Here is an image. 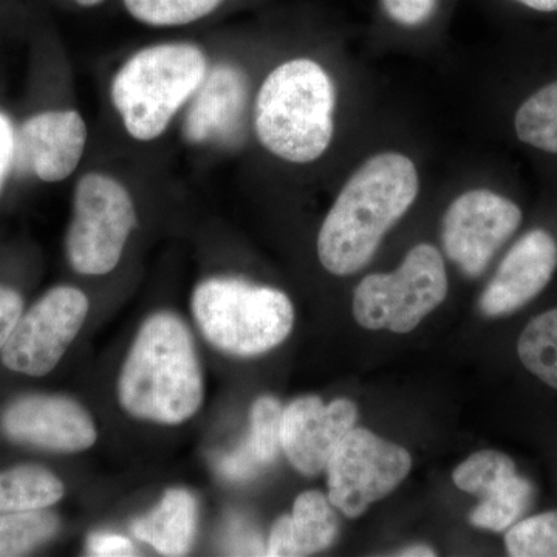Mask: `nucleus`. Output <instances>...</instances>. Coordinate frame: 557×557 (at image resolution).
Listing matches in <instances>:
<instances>
[{
    "mask_svg": "<svg viewBox=\"0 0 557 557\" xmlns=\"http://www.w3.org/2000/svg\"><path fill=\"white\" fill-rule=\"evenodd\" d=\"M420 190L413 161L398 152L370 157L347 180L318 236L321 265L351 276L375 256L387 231L412 207Z\"/></svg>",
    "mask_w": 557,
    "mask_h": 557,
    "instance_id": "f257e3e1",
    "label": "nucleus"
},
{
    "mask_svg": "<svg viewBox=\"0 0 557 557\" xmlns=\"http://www.w3.org/2000/svg\"><path fill=\"white\" fill-rule=\"evenodd\" d=\"M203 395L199 358L182 319L168 311L146 319L121 369L123 409L132 417L172 426L196 416Z\"/></svg>",
    "mask_w": 557,
    "mask_h": 557,
    "instance_id": "f03ea898",
    "label": "nucleus"
},
{
    "mask_svg": "<svg viewBox=\"0 0 557 557\" xmlns=\"http://www.w3.org/2000/svg\"><path fill=\"white\" fill-rule=\"evenodd\" d=\"M336 89L309 58L282 62L256 98L255 131L271 156L295 164L321 159L335 134Z\"/></svg>",
    "mask_w": 557,
    "mask_h": 557,
    "instance_id": "7ed1b4c3",
    "label": "nucleus"
},
{
    "mask_svg": "<svg viewBox=\"0 0 557 557\" xmlns=\"http://www.w3.org/2000/svg\"><path fill=\"white\" fill-rule=\"evenodd\" d=\"M200 47L164 42L146 47L121 65L110 86L113 108L137 141L160 138L208 73Z\"/></svg>",
    "mask_w": 557,
    "mask_h": 557,
    "instance_id": "20e7f679",
    "label": "nucleus"
},
{
    "mask_svg": "<svg viewBox=\"0 0 557 557\" xmlns=\"http://www.w3.org/2000/svg\"><path fill=\"white\" fill-rule=\"evenodd\" d=\"M193 313L205 339L236 357L273 350L295 324V310L284 292L233 277L200 282L194 289Z\"/></svg>",
    "mask_w": 557,
    "mask_h": 557,
    "instance_id": "39448f33",
    "label": "nucleus"
},
{
    "mask_svg": "<svg viewBox=\"0 0 557 557\" xmlns=\"http://www.w3.org/2000/svg\"><path fill=\"white\" fill-rule=\"evenodd\" d=\"M448 274L437 248L420 244L392 273L369 274L354 295V317L361 327L409 333L442 306Z\"/></svg>",
    "mask_w": 557,
    "mask_h": 557,
    "instance_id": "423d86ee",
    "label": "nucleus"
},
{
    "mask_svg": "<svg viewBox=\"0 0 557 557\" xmlns=\"http://www.w3.org/2000/svg\"><path fill=\"white\" fill-rule=\"evenodd\" d=\"M135 226L137 209L123 183L102 172L83 175L65 239L70 267L84 276L109 274L119 265Z\"/></svg>",
    "mask_w": 557,
    "mask_h": 557,
    "instance_id": "0eeeda50",
    "label": "nucleus"
},
{
    "mask_svg": "<svg viewBox=\"0 0 557 557\" xmlns=\"http://www.w3.org/2000/svg\"><path fill=\"white\" fill-rule=\"evenodd\" d=\"M412 468L408 449L354 428L339 443L327 468L329 500L347 518L366 509L401 485Z\"/></svg>",
    "mask_w": 557,
    "mask_h": 557,
    "instance_id": "6e6552de",
    "label": "nucleus"
},
{
    "mask_svg": "<svg viewBox=\"0 0 557 557\" xmlns=\"http://www.w3.org/2000/svg\"><path fill=\"white\" fill-rule=\"evenodd\" d=\"M87 313L89 299L81 289L69 285L51 288L22 314L0 351L3 364L24 375H47L78 336Z\"/></svg>",
    "mask_w": 557,
    "mask_h": 557,
    "instance_id": "1a4fd4ad",
    "label": "nucleus"
},
{
    "mask_svg": "<svg viewBox=\"0 0 557 557\" xmlns=\"http://www.w3.org/2000/svg\"><path fill=\"white\" fill-rule=\"evenodd\" d=\"M522 211L490 189H472L454 200L443 219L446 256L469 277H478L518 231Z\"/></svg>",
    "mask_w": 557,
    "mask_h": 557,
    "instance_id": "9d476101",
    "label": "nucleus"
},
{
    "mask_svg": "<svg viewBox=\"0 0 557 557\" xmlns=\"http://www.w3.org/2000/svg\"><path fill=\"white\" fill-rule=\"evenodd\" d=\"M458 490L480 497L469 520L475 528L505 531L518 523L534 500V486L518 474L515 461L498 450H479L453 474Z\"/></svg>",
    "mask_w": 557,
    "mask_h": 557,
    "instance_id": "9b49d317",
    "label": "nucleus"
},
{
    "mask_svg": "<svg viewBox=\"0 0 557 557\" xmlns=\"http://www.w3.org/2000/svg\"><path fill=\"white\" fill-rule=\"evenodd\" d=\"M357 418V406L350 399L339 398L329 405L318 397L295 399L282 413V450L300 474H321Z\"/></svg>",
    "mask_w": 557,
    "mask_h": 557,
    "instance_id": "f8f14e48",
    "label": "nucleus"
},
{
    "mask_svg": "<svg viewBox=\"0 0 557 557\" xmlns=\"http://www.w3.org/2000/svg\"><path fill=\"white\" fill-rule=\"evenodd\" d=\"M7 437L54 453H79L97 442V428L79 403L60 395H27L2 416Z\"/></svg>",
    "mask_w": 557,
    "mask_h": 557,
    "instance_id": "ddd939ff",
    "label": "nucleus"
},
{
    "mask_svg": "<svg viewBox=\"0 0 557 557\" xmlns=\"http://www.w3.org/2000/svg\"><path fill=\"white\" fill-rule=\"evenodd\" d=\"M87 124L78 110L36 113L16 134V164L46 183L67 180L83 160Z\"/></svg>",
    "mask_w": 557,
    "mask_h": 557,
    "instance_id": "4468645a",
    "label": "nucleus"
},
{
    "mask_svg": "<svg viewBox=\"0 0 557 557\" xmlns=\"http://www.w3.org/2000/svg\"><path fill=\"white\" fill-rule=\"evenodd\" d=\"M557 269V244L545 230H533L516 242L480 298L487 318L523 309L547 287Z\"/></svg>",
    "mask_w": 557,
    "mask_h": 557,
    "instance_id": "2eb2a0df",
    "label": "nucleus"
},
{
    "mask_svg": "<svg viewBox=\"0 0 557 557\" xmlns=\"http://www.w3.org/2000/svg\"><path fill=\"white\" fill-rule=\"evenodd\" d=\"M247 97V78L239 69L220 64L208 70L186 116V138L207 143L234 137L240 129Z\"/></svg>",
    "mask_w": 557,
    "mask_h": 557,
    "instance_id": "dca6fc26",
    "label": "nucleus"
},
{
    "mask_svg": "<svg viewBox=\"0 0 557 557\" xmlns=\"http://www.w3.org/2000/svg\"><path fill=\"white\" fill-rule=\"evenodd\" d=\"M329 496L319 491L299 494L289 516H282L271 530L265 555L310 556L335 544L339 520Z\"/></svg>",
    "mask_w": 557,
    "mask_h": 557,
    "instance_id": "f3484780",
    "label": "nucleus"
},
{
    "mask_svg": "<svg viewBox=\"0 0 557 557\" xmlns=\"http://www.w3.org/2000/svg\"><path fill=\"white\" fill-rule=\"evenodd\" d=\"M281 403L274 397H260L252 403L249 412L248 437L228 454L215 461L219 474L231 482H244L256 478L269 468L281 453Z\"/></svg>",
    "mask_w": 557,
    "mask_h": 557,
    "instance_id": "a211bd4d",
    "label": "nucleus"
},
{
    "mask_svg": "<svg viewBox=\"0 0 557 557\" xmlns=\"http://www.w3.org/2000/svg\"><path fill=\"white\" fill-rule=\"evenodd\" d=\"M197 520L196 497L189 491L174 487L164 493L159 507L135 520L132 533L152 545L160 555L185 556L196 537Z\"/></svg>",
    "mask_w": 557,
    "mask_h": 557,
    "instance_id": "6ab92c4d",
    "label": "nucleus"
},
{
    "mask_svg": "<svg viewBox=\"0 0 557 557\" xmlns=\"http://www.w3.org/2000/svg\"><path fill=\"white\" fill-rule=\"evenodd\" d=\"M64 497V483L49 469L16 467L0 472V515L49 508Z\"/></svg>",
    "mask_w": 557,
    "mask_h": 557,
    "instance_id": "aec40b11",
    "label": "nucleus"
},
{
    "mask_svg": "<svg viewBox=\"0 0 557 557\" xmlns=\"http://www.w3.org/2000/svg\"><path fill=\"white\" fill-rule=\"evenodd\" d=\"M518 354L528 372L557 391V307L528 322Z\"/></svg>",
    "mask_w": 557,
    "mask_h": 557,
    "instance_id": "412c9836",
    "label": "nucleus"
},
{
    "mask_svg": "<svg viewBox=\"0 0 557 557\" xmlns=\"http://www.w3.org/2000/svg\"><path fill=\"white\" fill-rule=\"evenodd\" d=\"M60 519L47 508L0 515V557L24 556L57 536Z\"/></svg>",
    "mask_w": 557,
    "mask_h": 557,
    "instance_id": "4be33fe9",
    "label": "nucleus"
},
{
    "mask_svg": "<svg viewBox=\"0 0 557 557\" xmlns=\"http://www.w3.org/2000/svg\"><path fill=\"white\" fill-rule=\"evenodd\" d=\"M515 127L520 141L557 153V79L520 106Z\"/></svg>",
    "mask_w": 557,
    "mask_h": 557,
    "instance_id": "5701e85b",
    "label": "nucleus"
},
{
    "mask_svg": "<svg viewBox=\"0 0 557 557\" xmlns=\"http://www.w3.org/2000/svg\"><path fill=\"white\" fill-rule=\"evenodd\" d=\"M225 0H123L127 14L148 27L175 28L211 16Z\"/></svg>",
    "mask_w": 557,
    "mask_h": 557,
    "instance_id": "b1692460",
    "label": "nucleus"
},
{
    "mask_svg": "<svg viewBox=\"0 0 557 557\" xmlns=\"http://www.w3.org/2000/svg\"><path fill=\"white\" fill-rule=\"evenodd\" d=\"M505 545L512 557H557V511L519 520L508 528Z\"/></svg>",
    "mask_w": 557,
    "mask_h": 557,
    "instance_id": "393cba45",
    "label": "nucleus"
},
{
    "mask_svg": "<svg viewBox=\"0 0 557 557\" xmlns=\"http://www.w3.org/2000/svg\"><path fill=\"white\" fill-rule=\"evenodd\" d=\"M392 21L405 27L424 24L434 13L437 0H383Z\"/></svg>",
    "mask_w": 557,
    "mask_h": 557,
    "instance_id": "a878e982",
    "label": "nucleus"
},
{
    "mask_svg": "<svg viewBox=\"0 0 557 557\" xmlns=\"http://www.w3.org/2000/svg\"><path fill=\"white\" fill-rule=\"evenodd\" d=\"M22 311H24V300L20 293L0 285V351L5 347L7 341L20 322Z\"/></svg>",
    "mask_w": 557,
    "mask_h": 557,
    "instance_id": "bb28decb",
    "label": "nucleus"
},
{
    "mask_svg": "<svg viewBox=\"0 0 557 557\" xmlns=\"http://www.w3.org/2000/svg\"><path fill=\"white\" fill-rule=\"evenodd\" d=\"M16 134L13 121L0 110V194L5 188L11 170L16 166Z\"/></svg>",
    "mask_w": 557,
    "mask_h": 557,
    "instance_id": "cd10ccee",
    "label": "nucleus"
},
{
    "mask_svg": "<svg viewBox=\"0 0 557 557\" xmlns=\"http://www.w3.org/2000/svg\"><path fill=\"white\" fill-rule=\"evenodd\" d=\"M87 553L98 557L135 556L134 544L129 539L112 533H94L87 537Z\"/></svg>",
    "mask_w": 557,
    "mask_h": 557,
    "instance_id": "c85d7f7f",
    "label": "nucleus"
},
{
    "mask_svg": "<svg viewBox=\"0 0 557 557\" xmlns=\"http://www.w3.org/2000/svg\"><path fill=\"white\" fill-rule=\"evenodd\" d=\"M516 2L522 3L528 9L544 11V13L557 11V0H516Z\"/></svg>",
    "mask_w": 557,
    "mask_h": 557,
    "instance_id": "c756f323",
    "label": "nucleus"
},
{
    "mask_svg": "<svg viewBox=\"0 0 557 557\" xmlns=\"http://www.w3.org/2000/svg\"><path fill=\"white\" fill-rule=\"evenodd\" d=\"M437 553L434 552V549L424 547V545H413V547H409L406 549H403L401 553H398V556H409V557H431L435 556Z\"/></svg>",
    "mask_w": 557,
    "mask_h": 557,
    "instance_id": "7c9ffc66",
    "label": "nucleus"
},
{
    "mask_svg": "<svg viewBox=\"0 0 557 557\" xmlns=\"http://www.w3.org/2000/svg\"><path fill=\"white\" fill-rule=\"evenodd\" d=\"M70 2L75 3V5L83 7V9H95V7H100L106 0H70Z\"/></svg>",
    "mask_w": 557,
    "mask_h": 557,
    "instance_id": "2f4dec72",
    "label": "nucleus"
}]
</instances>
